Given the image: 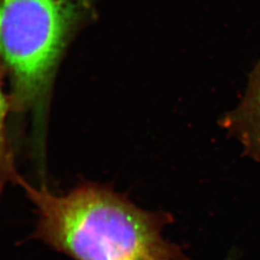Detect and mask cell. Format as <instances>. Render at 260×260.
I'll list each match as a JSON object with an SVG mask.
<instances>
[{"instance_id": "obj_5", "label": "cell", "mask_w": 260, "mask_h": 260, "mask_svg": "<svg viewBox=\"0 0 260 260\" xmlns=\"http://www.w3.org/2000/svg\"><path fill=\"white\" fill-rule=\"evenodd\" d=\"M226 260H235V255H233V254H231L229 257H228V259Z\"/></svg>"}, {"instance_id": "obj_3", "label": "cell", "mask_w": 260, "mask_h": 260, "mask_svg": "<svg viewBox=\"0 0 260 260\" xmlns=\"http://www.w3.org/2000/svg\"><path fill=\"white\" fill-rule=\"evenodd\" d=\"M220 124L240 142L244 154L260 162V62L251 72L241 102Z\"/></svg>"}, {"instance_id": "obj_1", "label": "cell", "mask_w": 260, "mask_h": 260, "mask_svg": "<svg viewBox=\"0 0 260 260\" xmlns=\"http://www.w3.org/2000/svg\"><path fill=\"white\" fill-rule=\"evenodd\" d=\"M19 187L37 213L33 237L74 260H189L162 236L172 214L143 209L109 186L85 182L55 194L23 178Z\"/></svg>"}, {"instance_id": "obj_4", "label": "cell", "mask_w": 260, "mask_h": 260, "mask_svg": "<svg viewBox=\"0 0 260 260\" xmlns=\"http://www.w3.org/2000/svg\"><path fill=\"white\" fill-rule=\"evenodd\" d=\"M4 70L0 64V193L10 184L20 185L23 177L16 165L15 153L10 140L8 117L12 112L9 93L4 90Z\"/></svg>"}, {"instance_id": "obj_2", "label": "cell", "mask_w": 260, "mask_h": 260, "mask_svg": "<svg viewBox=\"0 0 260 260\" xmlns=\"http://www.w3.org/2000/svg\"><path fill=\"white\" fill-rule=\"evenodd\" d=\"M102 2L0 0V64L9 78L12 113L32 118L41 146L59 66Z\"/></svg>"}]
</instances>
